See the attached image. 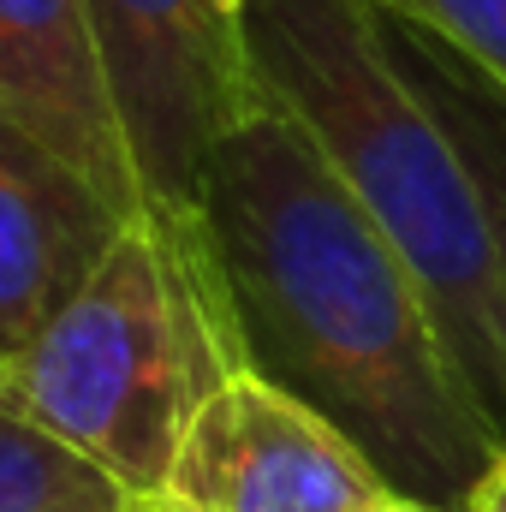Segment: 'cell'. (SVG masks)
Returning a JSON list of instances; mask_svg holds the SVG:
<instances>
[{
    "label": "cell",
    "mask_w": 506,
    "mask_h": 512,
    "mask_svg": "<svg viewBox=\"0 0 506 512\" xmlns=\"http://www.w3.org/2000/svg\"><path fill=\"white\" fill-rule=\"evenodd\" d=\"M197 221L245 370L322 411L393 495L441 512L471 507L501 435L405 256L268 96L215 143Z\"/></svg>",
    "instance_id": "6da1fadb"
},
{
    "label": "cell",
    "mask_w": 506,
    "mask_h": 512,
    "mask_svg": "<svg viewBox=\"0 0 506 512\" xmlns=\"http://www.w3.org/2000/svg\"><path fill=\"white\" fill-rule=\"evenodd\" d=\"M245 42L262 96L304 126L417 274L506 447V292L483 191L447 120L393 60L381 12L370 0H245Z\"/></svg>",
    "instance_id": "7a4b0ae2"
},
{
    "label": "cell",
    "mask_w": 506,
    "mask_h": 512,
    "mask_svg": "<svg viewBox=\"0 0 506 512\" xmlns=\"http://www.w3.org/2000/svg\"><path fill=\"white\" fill-rule=\"evenodd\" d=\"M245 370L203 221H137L84 292L0 370L6 393L137 512L173 471L197 405Z\"/></svg>",
    "instance_id": "3957f363"
},
{
    "label": "cell",
    "mask_w": 506,
    "mask_h": 512,
    "mask_svg": "<svg viewBox=\"0 0 506 512\" xmlns=\"http://www.w3.org/2000/svg\"><path fill=\"white\" fill-rule=\"evenodd\" d=\"M90 30L149 215L197 221L215 143L262 102L245 0H90Z\"/></svg>",
    "instance_id": "277c9868"
},
{
    "label": "cell",
    "mask_w": 506,
    "mask_h": 512,
    "mask_svg": "<svg viewBox=\"0 0 506 512\" xmlns=\"http://www.w3.org/2000/svg\"><path fill=\"white\" fill-rule=\"evenodd\" d=\"M393 489L304 399L239 370L215 387L143 512H370Z\"/></svg>",
    "instance_id": "5b68a950"
},
{
    "label": "cell",
    "mask_w": 506,
    "mask_h": 512,
    "mask_svg": "<svg viewBox=\"0 0 506 512\" xmlns=\"http://www.w3.org/2000/svg\"><path fill=\"white\" fill-rule=\"evenodd\" d=\"M137 227L78 167L0 120V370L84 292Z\"/></svg>",
    "instance_id": "8992f818"
},
{
    "label": "cell",
    "mask_w": 506,
    "mask_h": 512,
    "mask_svg": "<svg viewBox=\"0 0 506 512\" xmlns=\"http://www.w3.org/2000/svg\"><path fill=\"white\" fill-rule=\"evenodd\" d=\"M0 120L78 167L131 221H149L126 131L102 78L90 0H0Z\"/></svg>",
    "instance_id": "52a82bcc"
},
{
    "label": "cell",
    "mask_w": 506,
    "mask_h": 512,
    "mask_svg": "<svg viewBox=\"0 0 506 512\" xmlns=\"http://www.w3.org/2000/svg\"><path fill=\"white\" fill-rule=\"evenodd\" d=\"M387 48L393 60L417 78V90L429 96V108L447 120L477 191H483V215H489V239H495V262H501V292H506V90L489 84L471 60H459L447 42L387 18Z\"/></svg>",
    "instance_id": "ba28073f"
},
{
    "label": "cell",
    "mask_w": 506,
    "mask_h": 512,
    "mask_svg": "<svg viewBox=\"0 0 506 512\" xmlns=\"http://www.w3.org/2000/svg\"><path fill=\"white\" fill-rule=\"evenodd\" d=\"M0 512H137V501L54 441L0 382Z\"/></svg>",
    "instance_id": "9c48e42d"
},
{
    "label": "cell",
    "mask_w": 506,
    "mask_h": 512,
    "mask_svg": "<svg viewBox=\"0 0 506 512\" xmlns=\"http://www.w3.org/2000/svg\"><path fill=\"white\" fill-rule=\"evenodd\" d=\"M376 12L447 42L489 84L506 90V0H370Z\"/></svg>",
    "instance_id": "30bf717a"
},
{
    "label": "cell",
    "mask_w": 506,
    "mask_h": 512,
    "mask_svg": "<svg viewBox=\"0 0 506 512\" xmlns=\"http://www.w3.org/2000/svg\"><path fill=\"white\" fill-rule=\"evenodd\" d=\"M465 512H506V447L495 453V465L483 471V483H477V495H471Z\"/></svg>",
    "instance_id": "8fae6325"
},
{
    "label": "cell",
    "mask_w": 506,
    "mask_h": 512,
    "mask_svg": "<svg viewBox=\"0 0 506 512\" xmlns=\"http://www.w3.org/2000/svg\"><path fill=\"white\" fill-rule=\"evenodd\" d=\"M370 512H441V507H423V501H405V495H387L381 507H370Z\"/></svg>",
    "instance_id": "7c38bea8"
}]
</instances>
